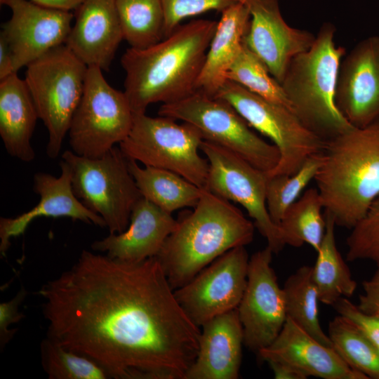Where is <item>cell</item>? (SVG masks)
Here are the masks:
<instances>
[{
	"instance_id": "27",
	"label": "cell",
	"mask_w": 379,
	"mask_h": 379,
	"mask_svg": "<svg viewBox=\"0 0 379 379\" xmlns=\"http://www.w3.org/2000/svg\"><path fill=\"white\" fill-rule=\"evenodd\" d=\"M323 204L317 188L307 190L286 211L278 224L285 245L307 244L317 252L326 228Z\"/></svg>"
},
{
	"instance_id": "12",
	"label": "cell",
	"mask_w": 379,
	"mask_h": 379,
	"mask_svg": "<svg viewBox=\"0 0 379 379\" xmlns=\"http://www.w3.org/2000/svg\"><path fill=\"white\" fill-rule=\"evenodd\" d=\"M200 150L208 161L205 189L243 206L273 253L281 251L285 244L279 227L272 220L266 204L267 173L213 142L203 140Z\"/></svg>"
},
{
	"instance_id": "10",
	"label": "cell",
	"mask_w": 379,
	"mask_h": 379,
	"mask_svg": "<svg viewBox=\"0 0 379 379\" xmlns=\"http://www.w3.org/2000/svg\"><path fill=\"white\" fill-rule=\"evenodd\" d=\"M158 114L192 124L204 140L235 153L265 172L279 162L277 147L255 133L235 109L222 99L196 91L178 101L162 104Z\"/></svg>"
},
{
	"instance_id": "25",
	"label": "cell",
	"mask_w": 379,
	"mask_h": 379,
	"mask_svg": "<svg viewBox=\"0 0 379 379\" xmlns=\"http://www.w3.org/2000/svg\"><path fill=\"white\" fill-rule=\"evenodd\" d=\"M128 165L142 197L168 213L194 208L201 197L204 189L173 171L142 168L131 159H128Z\"/></svg>"
},
{
	"instance_id": "36",
	"label": "cell",
	"mask_w": 379,
	"mask_h": 379,
	"mask_svg": "<svg viewBox=\"0 0 379 379\" xmlns=\"http://www.w3.org/2000/svg\"><path fill=\"white\" fill-rule=\"evenodd\" d=\"M333 307L350 321L379 352V317L361 312L347 298H340Z\"/></svg>"
},
{
	"instance_id": "8",
	"label": "cell",
	"mask_w": 379,
	"mask_h": 379,
	"mask_svg": "<svg viewBox=\"0 0 379 379\" xmlns=\"http://www.w3.org/2000/svg\"><path fill=\"white\" fill-rule=\"evenodd\" d=\"M62 160L71 173L75 196L88 209L104 220L109 234L124 232L132 209L142 198L119 147L98 158H88L66 150Z\"/></svg>"
},
{
	"instance_id": "1",
	"label": "cell",
	"mask_w": 379,
	"mask_h": 379,
	"mask_svg": "<svg viewBox=\"0 0 379 379\" xmlns=\"http://www.w3.org/2000/svg\"><path fill=\"white\" fill-rule=\"evenodd\" d=\"M48 338L115 379H185L200 327L178 302L155 257L138 262L83 251L38 291Z\"/></svg>"
},
{
	"instance_id": "6",
	"label": "cell",
	"mask_w": 379,
	"mask_h": 379,
	"mask_svg": "<svg viewBox=\"0 0 379 379\" xmlns=\"http://www.w3.org/2000/svg\"><path fill=\"white\" fill-rule=\"evenodd\" d=\"M26 67L25 83L48 134L46 154L55 159L81 99L88 66L62 44Z\"/></svg>"
},
{
	"instance_id": "26",
	"label": "cell",
	"mask_w": 379,
	"mask_h": 379,
	"mask_svg": "<svg viewBox=\"0 0 379 379\" xmlns=\"http://www.w3.org/2000/svg\"><path fill=\"white\" fill-rule=\"evenodd\" d=\"M326 228L319 249L317 251L312 276L317 287L319 302L333 305L340 298H350L355 292L357 283L341 256L335 242L333 218L324 214Z\"/></svg>"
},
{
	"instance_id": "11",
	"label": "cell",
	"mask_w": 379,
	"mask_h": 379,
	"mask_svg": "<svg viewBox=\"0 0 379 379\" xmlns=\"http://www.w3.org/2000/svg\"><path fill=\"white\" fill-rule=\"evenodd\" d=\"M133 112L124 92L111 86L98 67H88L85 87L68 131L76 154L98 158L129 134Z\"/></svg>"
},
{
	"instance_id": "7",
	"label": "cell",
	"mask_w": 379,
	"mask_h": 379,
	"mask_svg": "<svg viewBox=\"0 0 379 379\" xmlns=\"http://www.w3.org/2000/svg\"><path fill=\"white\" fill-rule=\"evenodd\" d=\"M203 140L200 131L190 124L133 113L131 131L119 148L128 159L173 171L205 189L208 161L199 153Z\"/></svg>"
},
{
	"instance_id": "18",
	"label": "cell",
	"mask_w": 379,
	"mask_h": 379,
	"mask_svg": "<svg viewBox=\"0 0 379 379\" xmlns=\"http://www.w3.org/2000/svg\"><path fill=\"white\" fill-rule=\"evenodd\" d=\"M61 173L55 177L46 173L34 176V190L40 199L31 210L15 218H0V253L4 256L11 246V239L23 234L36 218L68 217L100 227H106L99 215L93 212L75 196L70 170L63 160L60 163Z\"/></svg>"
},
{
	"instance_id": "39",
	"label": "cell",
	"mask_w": 379,
	"mask_h": 379,
	"mask_svg": "<svg viewBox=\"0 0 379 379\" xmlns=\"http://www.w3.org/2000/svg\"><path fill=\"white\" fill-rule=\"evenodd\" d=\"M270 365L274 377L276 379H306L302 372L293 366L282 361L270 360L267 361Z\"/></svg>"
},
{
	"instance_id": "21",
	"label": "cell",
	"mask_w": 379,
	"mask_h": 379,
	"mask_svg": "<svg viewBox=\"0 0 379 379\" xmlns=\"http://www.w3.org/2000/svg\"><path fill=\"white\" fill-rule=\"evenodd\" d=\"M177 224L171 213L142 197L132 209L128 227L94 241L91 248L112 259L141 262L157 256Z\"/></svg>"
},
{
	"instance_id": "40",
	"label": "cell",
	"mask_w": 379,
	"mask_h": 379,
	"mask_svg": "<svg viewBox=\"0 0 379 379\" xmlns=\"http://www.w3.org/2000/svg\"><path fill=\"white\" fill-rule=\"evenodd\" d=\"M13 73L15 72L11 52L5 39L0 35V80Z\"/></svg>"
},
{
	"instance_id": "32",
	"label": "cell",
	"mask_w": 379,
	"mask_h": 379,
	"mask_svg": "<svg viewBox=\"0 0 379 379\" xmlns=\"http://www.w3.org/2000/svg\"><path fill=\"white\" fill-rule=\"evenodd\" d=\"M41 364L50 379H106L107 372L88 357L46 338L41 343Z\"/></svg>"
},
{
	"instance_id": "38",
	"label": "cell",
	"mask_w": 379,
	"mask_h": 379,
	"mask_svg": "<svg viewBox=\"0 0 379 379\" xmlns=\"http://www.w3.org/2000/svg\"><path fill=\"white\" fill-rule=\"evenodd\" d=\"M373 277L363 282L364 293L359 295L357 307L365 314L379 317V262Z\"/></svg>"
},
{
	"instance_id": "35",
	"label": "cell",
	"mask_w": 379,
	"mask_h": 379,
	"mask_svg": "<svg viewBox=\"0 0 379 379\" xmlns=\"http://www.w3.org/2000/svg\"><path fill=\"white\" fill-rule=\"evenodd\" d=\"M244 0H161L164 15V38L180 25L182 20L208 11L222 12Z\"/></svg>"
},
{
	"instance_id": "9",
	"label": "cell",
	"mask_w": 379,
	"mask_h": 379,
	"mask_svg": "<svg viewBox=\"0 0 379 379\" xmlns=\"http://www.w3.org/2000/svg\"><path fill=\"white\" fill-rule=\"evenodd\" d=\"M231 105L248 124L269 138L279 160L268 176L296 173L312 156L321 153L326 140L305 127L293 112L227 80L214 96Z\"/></svg>"
},
{
	"instance_id": "31",
	"label": "cell",
	"mask_w": 379,
	"mask_h": 379,
	"mask_svg": "<svg viewBox=\"0 0 379 379\" xmlns=\"http://www.w3.org/2000/svg\"><path fill=\"white\" fill-rule=\"evenodd\" d=\"M227 79L293 112L281 84L271 75L264 63L245 43L239 55L230 69Z\"/></svg>"
},
{
	"instance_id": "41",
	"label": "cell",
	"mask_w": 379,
	"mask_h": 379,
	"mask_svg": "<svg viewBox=\"0 0 379 379\" xmlns=\"http://www.w3.org/2000/svg\"><path fill=\"white\" fill-rule=\"evenodd\" d=\"M31 1L40 6L65 11H71L77 10L84 0H30Z\"/></svg>"
},
{
	"instance_id": "34",
	"label": "cell",
	"mask_w": 379,
	"mask_h": 379,
	"mask_svg": "<svg viewBox=\"0 0 379 379\" xmlns=\"http://www.w3.org/2000/svg\"><path fill=\"white\" fill-rule=\"evenodd\" d=\"M347 239V260L379 262V197Z\"/></svg>"
},
{
	"instance_id": "30",
	"label": "cell",
	"mask_w": 379,
	"mask_h": 379,
	"mask_svg": "<svg viewBox=\"0 0 379 379\" xmlns=\"http://www.w3.org/2000/svg\"><path fill=\"white\" fill-rule=\"evenodd\" d=\"M333 347L352 368L368 379H379V352L347 319L337 316L328 325Z\"/></svg>"
},
{
	"instance_id": "22",
	"label": "cell",
	"mask_w": 379,
	"mask_h": 379,
	"mask_svg": "<svg viewBox=\"0 0 379 379\" xmlns=\"http://www.w3.org/2000/svg\"><path fill=\"white\" fill-rule=\"evenodd\" d=\"M201 328L198 352L185 379H237L244 345L237 308Z\"/></svg>"
},
{
	"instance_id": "2",
	"label": "cell",
	"mask_w": 379,
	"mask_h": 379,
	"mask_svg": "<svg viewBox=\"0 0 379 379\" xmlns=\"http://www.w3.org/2000/svg\"><path fill=\"white\" fill-rule=\"evenodd\" d=\"M217 24L192 20L154 44L125 51L121 58L124 92L133 113H145L153 103L174 102L196 91Z\"/></svg>"
},
{
	"instance_id": "23",
	"label": "cell",
	"mask_w": 379,
	"mask_h": 379,
	"mask_svg": "<svg viewBox=\"0 0 379 379\" xmlns=\"http://www.w3.org/2000/svg\"><path fill=\"white\" fill-rule=\"evenodd\" d=\"M221 13L196 85V91L213 97L227 80V74L241 51L251 21L244 2L237 3Z\"/></svg>"
},
{
	"instance_id": "29",
	"label": "cell",
	"mask_w": 379,
	"mask_h": 379,
	"mask_svg": "<svg viewBox=\"0 0 379 379\" xmlns=\"http://www.w3.org/2000/svg\"><path fill=\"white\" fill-rule=\"evenodd\" d=\"M124 34L131 47L144 48L164 38L161 0H115Z\"/></svg>"
},
{
	"instance_id": "20",
	"label": "cell",
	"mask_w": 379,
	"mask_h": 379,
	"mask_svg": "<svg viewBox=\"0 0 379 379\" xmlns=\"http://www.w3.org/2000/svg\"><path fill=\"white\" fill-rule=\"evenodd\" d=\"M123 39L115 0H84L65 45L88 67L108 71Z\"/></svg>"
},
{
	"instance_id": "28",
	"label": "cell",
	"mask_w": 379,
	"mask_h": 379,
	"mask_svg": "<svg viewBox=\"0 0 379 379\" xmlns=\"http://www.w3.org/2000/svg\"><path fill=\"white\" fill-rule=\"evenodd\" d=\"M312 270L310 266L300 267L286 280L283 290L287 317L321 343L333 347L319 322V300Z\"/></svg>"
},
{
	"instance_id": "15",
	"label": "cell",
	"mask_w": 379,
	"mask_h": 379,
	"mask_svg": "<svg viewBox=\"0 0 379 379\" xmlns=\"http://www.w3.org/2000/svg\"><path fill=\"white\" fill-rule=\"evenodd\" d=\"M0 3L11 11L0 35L10 48L14 72L65 44L72 26L71 11L44 7L30 0H0Z\"/></svg>"
},
{
	"instance_id": "17",
	"label": "cell",
	"mask_w": 379,
	"mask_h": 379,
	"mask_svg": "<svg viewBox=\"0 0 379 379\" xmlns=\"http://www.w3.org/2000/svg\"><path fill=\"white\" fill-rule=\"evenodd\" d=\"M244 2L251 13L244 43L281 84L291 59L308 50L316 36L289 26L281 15L279 0Z\"/></svg>"
},
{
	"instance_id": "24",
	"label": "cell",
	"mask_w": 379,
	"mask_h": 379,
	"mask_svg": "<svg viewBox=\"0 0 379 379\" xmlns=\"http://www.w3.org/2000/svg\"><path fill=\"white\" fill-rule=\"evenodd\" d=\"M39 115L25 79L17 72L0 80V135L8 154L31 162V139Z\"/></svg>"
},
{
	"instance_id": "14",
	"label": "cell",
	"mask_w": 379,
	"mask_h": 379,
	"mask_svg": "<svg viewBox=\"0 0 379 379\" xmlns=\"http://www.w3.org/2000/svg\"><path fill=\"white\" fill-rule=\"evenodd\" d=\"M273 253L267 246L252 255L246 286L237 307L244 343L256 354L275 340L287 318L284 290L271 266Z\"/></svg>"
},
{
	"instance_id": "3",
	"label": "cell",
	"mask_w": 379,
	"mask_h": 379,
	"mask_svg": "<svg viewBox=\"0 0 379 379\" xmlns=\"http://www.w3.org/2000/svg\"><path fill=\"white\" fill-rule=\"evenodd\" d=\"M314 180L325 213L353 228L379 197V118L326 140Z\"/></svg>"
},
{
	"instance_id": "37",
	"label": "cell",
	"mask_w": 379,
	"mask_h": 379,
	"mask_svg": "<svg viewBox=\"0 0 379 379\" xmlns=\"http://www.w3.org/2000/svg\"><path fill=\"white\" fill-rule=\"evenodd\" d=\"M27 292L22 286L18 293L10 300L0 303V347L4 349L13 338L16 330L10 329L12 324L21 321L25 315L19 312V307L27 296Z\"/></svg>"
},
{
	"instance_id": "16",
	"label": "cell",
	"mask_w": 379,
	"mask_h": 379,
	"mask_svg": "<svg viewBox=\"0 0 379 379\" xmlns=\"http://www.w3.org/2000/svg\"><path fill=\"white\" fill-rule=\"evenodd\" d=\"M335 101L354 127H364L379 118V36L361 40L343 59Z\"/></svg>"
},
{
	"instance_id": "33",
	"label": "cell",
	"mask_w": 379,
	"mask_h": 379,
	"mask_svg": "<svg viewBox=\"0 0 379 379\" xmlns=\"http://www.w3.org/2000/svg\"><path fill=\"white\" fill-rule=\"evenodd\" d=\"M321 163V153L310 157L302 167L291 175L268 176L266 204L272 220L279 224L287 209L297 201L315 175Z\"/></svg>"
},
{
	"instance_id": "13",
	"label": "cell",
	"mask_w": 379,
	"mask_h": 379,
	"mask_svg": "<svg viewBox=\"0 0 379 379\" xmlns=\"http://www.w3.org/2000/svg\"><path fill=\"white\" fill-rule=\"evenodd\" d=\"M248 261L245 246L234 248L174 290L178 302L194 324L201 328L237 308L246 286Z\"/></svg>"
},
{
	"instance_id": "19",
	"label": "cell",
	"mask_w": 379,
	"mask_h": 379,
	"mask_svg": "<svg viewBox=\"0 0 379 379\" xmlns=\"http://www.w3.org/2000/svg\"><path fill=\"white\" fill-rule=\"evenodd\" d=\"M258 355L266 362H285L307 378L368 379L350 367L333 347L321 343L288 317L275 340L260 350Z\"/></svg>"
},
{
	"instance_id": "5",
	"label": "cell",
	"mask_w": 379,
	"mask_h": 379,
	"mask_svg": "<svg viewBox=\"0 0 379 379\" xmlns=\"http://www.w3.org/2000/svg\"><path fill=\"white\" fill-rule=\"evenodd\" d=\"M335 32L332 24H324L312 46L291 59L281 83L295 114L326 141L353 127L335 101L339 68L346 53L345 47L335 45Z\"/></svg>"
},
{
	"instance_id": "4",
	"label": "cell",
	"mask_w": 379,
	"mask_h": 379,
	"mask_svg": "<svg viewBox=\"0 0 379 379\" xmlns=\"http://www.w3.org/2000/svg\"><path fill=\"white\" fill-rule=\"evenodd\" d=\"M254 228L238 208L204 189L194 210L178 220L155 258L175 290L225 253L250 244Z\"/></svg>"
}]
</instances>
